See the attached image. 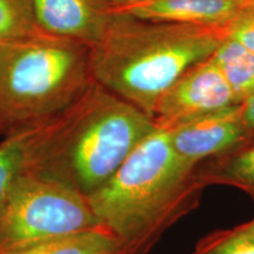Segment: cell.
<instances>
[{
    "mask_svg": "<svg viewBox=\"0 0 254 254\" xmlns=\"http://www.w3.org/2000/svg\"><path fill=\"white\" fill-rule=\"evenodd\" d=\"M157 127L150 116L93 81L68 107L28 129L24 173L87 198Z\"/></svg>",
    "mask_w": 254,
    "mask_h": 254,
    "instance_id": "cell-1",
    "label": "cell"
},
{
    "mask_svg": "<svg viewBox=\"0 0 254 254\" xmlns=\"http://www.w3.org/2000/svg\"><path fill=\"white\" fill-rule=\"evenodd\" d=\"M204 187L196 166L174 151L171 127L158 124L87 201L124 254H145L198 204Z\"/></svg>",
    "mask_w": 254,
    "mask_h": 254,
    "instance_id": "cell-2",
    "label": "cell"
},
{
    "mask_svg": "<svg viewBox=\"0 0 254 254\" xmlns=\"http://www.w3.org/2000/svg\"><path fill=\"white\" fill-rule=\"evenodd\" d=\"M227 27L155 23L114 13L90 47L93 80L154 119L163 95L226 39Z\"/></svg>",
    "mask_w": 254,
    "mask_h": 254,
    "instance_id": "cell-3",
    "label": "cell"
},
{
    "mask_svg": "<svg viewBox=\"0 0 254 254\" xmlns=\"http://www.w3.org/2000/svg\"><path fill=\"white\" fill-rule=\"evenodd\" d=\"M90 46L40 33L0 44V135L37 127L93 82Z\"/></svg>",
    "mask_w": 254,
    "mask_h": 254,
    "instance_id": "cell-4",
    "label": "cell"
},
{
    "mask_svg": "<svg viewBox=\"0 0 254 254\" xmlns=\"http://www.w3.org/2000/svg\"><path fill=\"white\" fill-rule=\"evenodd\" d=\"M101 226L87 198L45 178L24 173L0 212V254Z\"/></svg>",
    "mask_w": 254,
    "mask_h": 254,
    "instance_id": "cell-5",
    "label": "cell"
},
{
    "mask_svg": "<svg viewBox=\"0 0 254 254\" xmlns=\"http://www.w3.org/2000/svg\"><path fill=\"white\" fill-rule=\"evenodd\" d=\"M238 104L211 56L190 68L163 95L155 109L154 120L159 125L174 127Z\"/></svg>",
    "mask_w": 254,
    "mask_h": 254,
    "instance_id": "cell-6",
    "label": "cell"
},
{
    "mask_svg": "<svg viewBox=\"0 0 254 254\" xmlns=\"http://www.w3.org/2000/svg\"><path fill=\"white\" fill-rule=\"evenodd\" d=\"M250 134L241 104L171 127L174 151L193 166L206 158L234 150Z\"/></svg>",
    "mask_w": 254,
    "mask_h": 254,
    "instance_id": "cell-7",
    "label": "cell"
},
{
    "mask_svg": "<svg viewBox=\"0 0 254 254\" xmlns=\"http://www.w3.org/2000/svg\"><path fill=\"white\" fill-rule=\"evenodd\" d=\"M43 33L93 46L112 23L114 13L101 0H32Z\"/></svg>",
    "mask_w": 254,
    "mask_h": 254,
    "instance_id": "cell-8",
    "label": "cell"
},
{
    "mask_svg": "<svg viewBox=\"0 0 254 254\" xmlns=\"http://www.w3.org/2000/svg\"><path fill=\"white\" fill-rule=\"evenodd\" d=\"M246 8L249 0H144L113 13L155 23L227 27Z\"/></svg>",
    "mask_w": 254,
    "mask_h": 254,
    "instance_id": "cell-9",
    "label": "cell"
},
{
    "mask_svg": "<svg viewBox=\"0 0 254 254\" xmlns=\"http://www.w3.org/2000/svg\"><path fill=\"white\" fill-rule=\"evenodd\" d=\"M212 58L233 91L238 103H244L254 94V51L226 37Z\"/></svg>",
    "mask_w": 254,
    "mask_h": 254,
    "instance_id": "cell-10",
    "label": "cell"
},
{
    "mask_svg": "<svg viewBox=\"0 0 254 254\" xmlns=\"http://www.w3.org/2000/svg\"><path fill=\"white\" fill-rule=\"evenodd\" d=\"M7 254H124V251L109 230L98 226Z\"/></svg>",
    "mask_w": 254,
    "mask_h": 254,
    "instance_id": "cell-11",
    "label": "cell"
},
{
    "mask_svg": "<svg viewBox=\"0 0 254 254\" xmlns=\"http://www.w3.org/2000/svg\"><path fill=\"white\" fill-rule=\"evenodd\" d=\"M198 176L205 186L215 184L233 186L254 200V146L234 153L214 166L198 171Z\"/></svg>",
    "mask_w": 254,
    "mask_h": 254,
    "instance_id": "cell-12",
    "label": "cell"
},
{
    "mask_svg": "<svg viewBox=\"0 0 254 254\" xmlns=\"http://www.w3.org/2000/svg\"><path fill=\"white\" fill-rule=\"evenodd\" d=\"M43 33L32 0H0V44L28 39Z\"/></svg>",
    "mask_w": 254,
    "mask_h": 254,
    "instance_id": "cell-13",
    "label": "cell"
},
{
    "mask_svg": "<svg viewBox=\"0 0 254 254\" xmlns=\"http://www.w3.org/2000/svg\"><path fill=\"white\" fill-rule=\"evenodd\" d=\"M27 134L28 129L4 136V140L0 142V212L19 178L24 174Z\"/></svg>",
    "mask_w": 254,
    "mask_h": 254,
    "instance_id": "cell-14",
    "label": "cell"
},
{
    "mask_svg": "<svg viewBox=\"0 0 254 254\" xmlns=\"http://www.w3.org/2000/svg\"><path fill=\"white\" fill-rule=\"evenodd\" d=\"M193 254H254V240L234 228L215 232L200 241Z\"/></svg>",
    "mask_w": 254,
    "mask_h": 254,
    "instance_id": "cell-15",
    "label": "cell"
},
{
    "mask_svg": "<svg viewBox=\"0 0 254 254\" xmlns=\"http://www.w3.org/2000/svg\"><path fill=\"white\" fill-rule=\"evenodd\" d=\"M227 37L254 51V8H246L228 25Z\"/></svg>",
    "mask_w": 254,
    "mask_h": 254,
    "instance_id": "cell-16",
    "label": "cell"
},
{
    "mask_svg": "<svg viewBox=\"0 0 254 254\" xmlns=\"http://www.w3.org/2000/svg\"><path fill=\"white\" fill-rule=\"evenodd\" d=\"M243 105V118L251 133H254V94L241 103Z\"/></svg>",
    "mask_w": 254,
    "mask_h": 254,
    "instance_id": "cell-17",
    "label": "cell"
},
{
    "mask_svg": "<svg viewBox=\"0 0 254 254\" xmlns=\"http://www.w3.org/2000/svg\"><path fill=\"white\" fill-rule=\"evenodd\" d=\"M101 1L109 5L112 8V12H117L122 11L124 8L131 7V6L139 4V2L144 1V0H101Z\"/></svg>",
    "mask_w": 254,
    "mask_h": 254,
    "instance_id": "cell-18",
    "label": "cell"
},
{
    "mask_svg": "<svg viewBox=\"0 0 254 254\" xmlns=\"http://www.w3.org/2000/svg\"><path fill=\"white\" fill-rule=\"evenodd\" d=\"M234 230H236L238 233L243 234V236L254 240V219L249 222H246V224L240 225V226L238 227H234Z\"/></svg>",
    "mask_w": 254,
    "mask_h": 254,
    "instance_id": "cell-19",
    "label": "cell"
},
{
    "mask_svg": "<svg viewBox=\"0 0 254 254\" xmlns=\"http://www.w3.org/2000/svg\"><path fill=\"white\" fill-rule=\"evenodd\" d=\"M249 7L254 8V0H249Z\"/></svg>",
    "mask_w": 254,
    "mask_h": 254,
    "instance_id": "cell-20",
    "label": "cell"
}]
</instances>
